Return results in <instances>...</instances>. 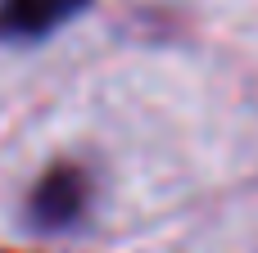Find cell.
Segmentation results:
<instances>
[{
    "mask_svg": "<svg viewBox=\"0 0 258 253\" xmlns=\"http://www.w3.org/2000/svg\"><path fill=\"white\" fill-rule=\"evenodd\" d=\"M82 208H86V177L73 172V167H54L32 195V217L41 226H50V231L77 222Z\"/></svg>",
    "mask_w": 258,
    "mask_h": 253,
    "instance_id": "obj_1",
    "label": "cell"
},
{
    "mask_svg": "<svg viewBox=\"0 0 258 253\" xmlns=\"http://www.w3.org/2000/svg\"><path fill=\"white\" fill-rule=\"evenodd\" d=\"M86 0H0V36H45Z\"/></svg>",
    "mask_w": 258,
    "mask_h": 253,
    "instance_id": "obj_2",
    "label": "cell"
}]
</instances>
